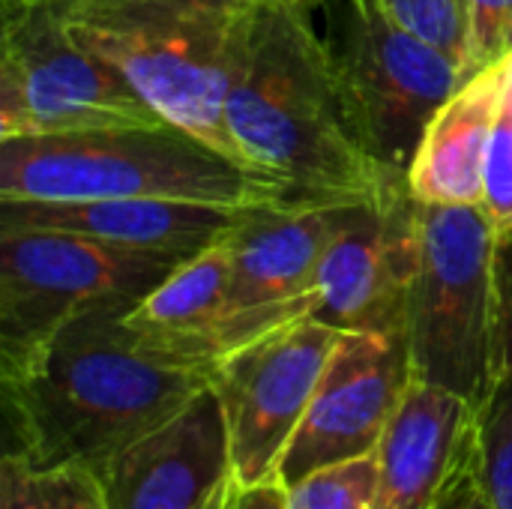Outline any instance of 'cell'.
I'll return each instance as SVG.
<instances>
[{"label": "cell", "instance_id": "17", "mask_svg": "<svg viewBox=\"0 0 512 509\" xmlns=\"http://www.w3.org/2000/svg\"><path fill=\"white\" fill-rule=\"evenodd\" d=\"M504 93V57L471 72L438 108L408 168L420 204L471 207L483 201L486 156Z\"/></svg>", "mask_w": 512, "mask_h": 509}, {"label": "cell", "instance_id": "15", "mask_svg": "<svg viewBox=\"0 0 512 509\" xmlns=\"http://www.w3.org/2000/svg\"><path fill=\"white\" fill-rule=\"evenodd\" d=\"M249 210L165 201V198H105V201H0V225L54 228L87 234L105 243L192 258L210 243L240 228Z\"/></svg>", "mask_w": 512, "mask_h": 509}, {"label": "cell", "instance_id": "16", "mask_svg": "<svg viewBox=\"0 0 512 509\" xmlns=\"http://www.w3.org/2000/svg\"><path fill=\"white\" fill-rule=\"evenodd\" d=\"M234 270V231L168 273L129 315L126 327L153 354L213 372L222 357V324Z\"/></svg>", "mask_w": 512, "mask_h": 509}, {"label": "cell", "instance_id": "22", "mask_svg": "<svg viewBox=\"0 0 512 509\" xmlns=\"http://www.w3.org/2000/svg\"><path fill=\"white\" fill-rule=\"evenodd\" d=\"M402 27L444 48L468 72V0H372Z\"/></svg>", "mask_w": 512, "mask_h": 509}, {"label": "cell", "instance_id": "10", "mask_svg": "<svg viewBox=\"0 0 512 509\" xmlns=\"http://www.w3.org/2000/svg\"><path fill=\"white\" fill-rule=\"evenodd\" d=\"M357 204L354 198H297L246 213L234 231L222 357L270 330L315 318L321 261Z\"/></svg>", "mask_w": 512, "mask_h": 509}, {"label": "cell", "instance_id": "12", "mask_svg": "<svg viewBox=\"0 0 512 509\" xmlns=\"http://www.w3.org/2000/svg\"><path fill=\"white\" fill-rule=\"evenodd\" d=\"M411 381L414 363L405 336L342 330L282 456L279 483L288 486L318 468L375 453Z\"/></svg>", "mask_w": 512, "mask_h": 509}, {"label": "cell", "instance_id": "24", "mask_svg": "<svg viewBox=\"0 0 512 509\" xmlns=\"http://www.w3.org/2000/svg\"><path fill=\"white\" fill-rule=\"evenodd\" d=\"M512 372V237L498 240V378Z\"/></svg>", "mask_w": 512, "mask_h": 509}, {"label": "cell", "instance_id": "1", "mask_svg": "<svg viewBox=\"0 0 512 509\" xmlns=\"http://www.w3.org/2000/svg\"><path fill=\"white\" fill-rule=\"evenodd\" d=\"M129 312H87L30 351L0 360L12 432L6 453L36 468L96 471L210 387L207 372L141 345L126 327Z\"/></svg>", "mask_w": 512, "mask_h": 509}, {"label": "cell", "instance_id": "14", "mask_svg": "<svg viewBox=\"0 0 512 509\" xmlns=\"http://www.w3.org/2000/svg\"><path fill=\"white\" fill-rule=\"evenodd\" d=\"M474 435L465 396L414 378L375 450V509H438L474 459Z\"/></svg>", "mask_w": 512, "mask_h": 509}, {"label": "cell", "instance_id": "28", "mask_svg": "<svg viewBox=\"0 0 512 509\" xmlns=\"http://www.w3.org/2000/svg\"><path fill=\"white\" fill-rule=\"evenodd\" d=\"M15 3H54V0H0V6H15Z\"/></svg>", "mask_w": 512, "mask_h": 509}, {"label": "cell", "instance_id": "9", "mask_svg": "<svg viewBox=\"0 0 512 509\" xmlns=\"http://www.w3.org/2000/svg\"><path fill=\"white\" fill-rule=\"evenodd\" d=\"M342 330L303 318L258 336L210 372L243 486L279 483L282 456L303 423Z\"/></svg>", "mask_w": 512, "mask_h": 509}, {"label": "cell", "instance_id": "21", "mask_svg": "<svg viewBox=\"0 0 512 509\" xmlns=\"http://www.w3.org/2000/svg\"><path fill=\"white\" fill-rule=\"evenodd\" d=\"M480 207L486 210L498 240L512 237V51L504 54V93L486 156Z\"/></svg>", "mask_w": 512, "mask_h": 509}, {"label": "cell", "instance_id": "26", "mask_svg": "<svg viewBox=\"0 0 512 509\" xmlns=\"http://www.w3.org/2000/svg\"><path fill=\"white\" fill-rule=\"evenodd\" d=\"M474 489H477V483H474V459H471L468 471H465L462 480L450 489V495L438 504V509H465L468 507V501H471V495H474Z\"/></svg>", "mask_w": 512, "mask_h": 509}, {"label": "cell", "instance_id": "3", "mask_svg": "<svg viewBox=\"0 0 512 509\" xmlns=\"http://www.w3.org/2000/svg\"><path fill=\"white\" fill-rule=\"evenodd\" d=\"M165 198L258 210L297 195L174 126H105L0 141V201Z\"/></svg>", "mask_w": 512, "mask_h": 509}, {"label": "cell", "instance_id": "18", "mask_svg": "<svg viewBox=\"0 0 512 509\" xmlns=\"http://www.w3.org/2000/svg\"><path fill=\"white\" fill-rule=\"evenodd\" d=\"M0 509H111L99 477L81 465L36 468L15 453L0 465Z\"/></svg>", "mask_w": 512, "mask_h": 509}, {"label": "cell", "instance_id": "6", "mask_svg": "<svg viewBox=\"0 0 512 509\" xmlns=\"http://www.w3.org/2000/svg\"><path fill=\"white\" fill-rule=\"evenodd\" d=\"M309 9L357 132L378 162L408 174L426 126L468 78L465 66L372 0H309Z\"/></svg>", "mask_w": 512, "mask_h": 509}, {"label": "cell", "instance_id": "29", "mask_svg": "<svg viewBox=\"0 0 512 509\" xmlns=\"http://www.w3.org/2000/svg\"><path fill=\"white\" fill-rule=\"evenodd\" d=\"M228 489H231V486H228ZM222 507H225V501H222V504H219V507H216V509H222Z\"/></svg>", "mask_w": 512, "mask_h": 509}, {"label": "cell", "instance_id": "20", "mask_svg": "<svg viewBox=\"0 0 512 509\" xmlns=\"http://www.w3.org/2000/svg\"><path fill=\"white\" fill-rule=\"evenodd\" d=\"M378 456L318 468L285 486V509H375Z\"/></svg>", "mask_w": 512, "mask_h": 509}, {"label": "cell", "instance_id": "19", "mask_svg": "<svg viewBox=\"0 0 512 509\" xmlns=\"http://www.w3.org/2000/svg\"><path fill=\"white\" fill-rule=\"evenodd\" d=\"M474 480L486 509H512V372L477 408Z\"/></svg>", "mask_w": 512, "mask_h": 509}, {"label": "cell", "instance_id": "25", "mask_svg": "<svg viewBox=\"0 0 512 509\" xmlns=\"http://www.w3.org/2000/svg\"><path fill=\"white\" fill-rule=\"evenodd\" d=\"M222 509H285V486L282 483H258V486H243L231 483L225 495Z\"/></svg>", "mask_w": 512, "mask_h": 509}, {"label": "cell", "instance_id": "8", "mask_svg": "<svg viewBox=\"0 0 512 509\" xmlns=\"http://www.w3.org/2000/svg\"><path fill=\"white\" fill-rule=\"evenodd\" d=\"M0 9V141L165 123L111 63L69 33L48 3Z\"/></svg>", "mask_w": 512, "mask_h": 509}, {"label": "cell", "instance_id": "5", "mask_svg": "<svg viewBox=\"0 0 512 509\" xmlns=\"http://www.w3.org/2000/svg\"><path fill=\"white\" fill-rule=\"evenodd\" d=\"M414 378L474 408L498 381V234L480 204L420 207V267L408 306Z\"/></svg>", "mask_w": 512, "mask_h": 509}, {"label": "cell", "instance_id": "7", "mask_svg": "<svg viewBox=\"0 0 512 509\" xmlns=\"http://www.w3.org/2000/svg\"><path fill=\"white\" fill-rule=\"evenodd\" d=\"M186 258L87 234L0 225V360L96 309H135Z\"/></svg>", "mask_w": 512, "mask_h": 509}, {"label": "cell", "instance_id": "23", "mask_svg": "<svg viewBox=\"0 0 512 509\" xmlns=\"http://www.w3.org/2000/svg\"><path fill=\"white\" fill-rule=\"evenodd\" d=\"M512 51V0H468V75Z\"/></svg>", "mask_w": 512, "mask_h": 509}, {"label": "cell", "instance_id": "2", "mask_svg": "<svg viewBox=\"0 0 512 509\" xmlns=\"http://www.w3.org/2000/svg\"><path fill=\"white\" fill-rule=\"evenodd\" d=\"M225 123L240 156L297 198L375 201L408 180L357 132L309 0H252Z\"/></svg>", "mask_w": 512, "mask_h": 509}, {"label": "cell", "instance_id": "27", "mask_svg": "<svg viewBox=\"0 0 512 509\" xmlns=\"http://www.w3.org/2000/svg\"><path fill=\"white\" fill-rule=\"evenodd\" d=\"M474 483H477V480H474ZM465 509H486L483 498H480V489H474V495H471V501H468V507Z\"/></svg>", "mask_w": 512, "mask_h": 509}, {"label": "cell", "instance_id": "11", "mask_svg": "<svg viewBox=\"0 0 512 509\" xmlns=\"http://www.w3.org/2000/svg\"><path fill=\"white\" fill-rule=\"evenodd\" d=\"M420 201L408 180L360 201L330 243L315 279V318L345 333H408L420 267Z\"/></svg>", "mask_w": 512, "mask_h": 509}, {"label": "cell", "instance_id": "4", "mask_svg": "<svg viewBox=\"0 0 512 509\" xmlns=\"http://www.w3.org/2000/svg\"><path fill=\"white\" fill-rule=\"evenodd\" d=\"M48 6L165 123L249 165L231 141L225 99L252 0H54Z\"/></svg>", "mask_w": 512, "mask_h": 509}, {"label": "cell", "instance_id": "13", "mask_svg": "<svg viewBox=\"0 0 512 509\" xmlns=\"http://www.w3.org/2000/svg\"><path fill=\"white\" fill-rule=\"evenodd\" d=\"M93 474L111 509H216L234 483L231 438L216 393L201 390L180 414Z\"/></svg>", "mask_w": 512, "mask_h": 509}]
</instances>
